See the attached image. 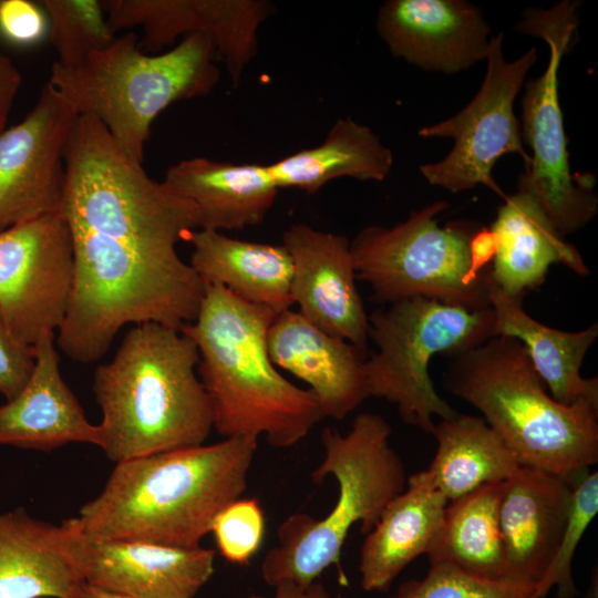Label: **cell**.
Returning <instances> with one entry per match:
<instances>
[{"instance_id": "obj_1", "label": "cell", "mask_w": 598, "mask_h": 598, "mask_svg": "<svg viewBox=\"0 0 598 598\" xmlns=\"http://www.w3.org/2000/svg\"><path fill=\"white\" fill-rule=\"evenodd\" d=\"M257 448L258 437L236 436L118 462L70 519L89 538L198 547L247 489Z\"/></svg>"}, {"instance_id": "obj_2", "label": "cell", "mask_w": 598, "mask_h": 598, "mask_svg": "<svg viewBox=\"0 0 598 598\" xmlns=\"http://www.w3.org/2000/svg\"><path fill=\"white\" fill-rule=\"evenodd\" d=\"M277 315L206 282L196 319L181 329L198 349L197 374L224 439L264 435L270 446L287 448L323 419L315 394L282 377L270 359L267 332Z\"/></svg>"}, {"instance_id": "obj_3", "label": "cell", "mask_w": 598, "mask_h": 598, "mask_svg": "<svg viewBox=\"0 0 598 598\" xmlns=\"http://www.w3.org/2000/svg\"><path fill=\"white\" fill-rule=\"evenodd\" d=\"M198 363V349L183 332L155 322L131 328L93 375L102 411L97 447L118 463L204 444L214 419Z\"/></svg>"}, {"instance_id": "obj_4", "label": "cell", "mask_w": 598, "mask_h": 598, "mask_svg": "<svg viewBox=\"0 0 598 598\" xmlns=\"http://www.w3.org/2000/svg\"><path fill=\"white\" fill-rule=\"evenodd\" d=\"M447 359V390L484 415L520 465L574 487L597 464L598 405L555 401L518 340L495 336Z\"/></svg>"}, {"instance_id": "obj_5", "label": "cell", "mask_w": 598, "mask_h": 598, "mask_svg": "<svg viewBox=\"0 0 598 598\" xmlns=\"http://www.w3.org/2000/svg\"><path fill=\"white\" fill-rule=\"evenodd\" d=\"M391 426L379 414H358L348 433L332 427L321 433L322 460L311 472L321 483L332 476L338 485L337 501L322 518L306 513L289 515L278 527V543L260 565L261 579L271 587L281 581L305 586L318 580L331 566L341 585L348 579L341 553L352 526L368 534L388 504L405 487L402 458L390 445Z\"/></svg>"}, {"instance_id": "obj_6", "label": "cell", "mask_w": 598, "mask_h": 598, "mask_svg": "<svg viewBox=\"0 0 598 598\" xmlns=\"http://www.w3.org/2000/svg\"><path fill=\"white\" fill-rule=\"evenodd\" d=\"M213 38L195 32L148 54L127 32L83 62L51 68L50 82L80 114L97 118L118 147L142 164L153 121L171 104L208 94L220 73Z\"/></svg>"}, {"instance_id": "obj_7", "label": "cell", "mask_w": 598, "mask_h": 598, "mask_svg": "<svg viewBox=\"0 0 598 598\" xmlns=\"http://www.w3.org/2000/svg\"><path fill=\"white\" fill-rule=\"evenodd\" d=\"M368 336L378 349L364 362L369 398L394 404L404 423L432 434L434 415L445 420L457 412L436 392L430 361L495 337V320L491 307L468 310L415 297L373 311Z\"/></svg>"}, {"instance_id": "obj_8", "label": "cell", "mask_w": 598, "mask_h": 598, "mask_svg": "<svg viewBox=\"0 0 598 598\" xmlns=\"http://www.w3.org/2000/svg\"><path fill=\"white\" fill-rule=\"evenodd\" d=\"M448 205L435 202L393 227L368 226L350 243L357 279L380 303L422 297L468 310L489 308L491 267L471 272L470 240L476 228L439 226Z\"/></svg>"}, {"instance_id": "obj_9", "label": "cell", "mask_w": 598, "mask_h": 598, "mask_svg": "<svg viewBox=\"0 0 598 598\" xmlns=\"http://www.w3.org/2000/svg\"><path fill=\"white\" fill-rule=\"evenodd\" d=\"M577 9L578 3L569 0L550 9L530 8L517 25L519 32L540 38L549 49L546 70L527 82L522 101V138L532 155L518 189L534 197L564 238L584 228L598 210L589 182L571 174L558 94V70L578 25Z\"/></svg>"}, {"instance_id": "obj_10", "label": "cell", "mask_w": 598, "mask_h": 598, "mask_svg": "<svg viewBox=\"0 0 598 598\" xmlns=\"http://www.w3.org/2000/svg\"><path fill=\"white\" fill-rule=\"evenodd\" d=\"M503 37L499 32L489 39L486 74L474 99L454 116L417 132L424 138L454 141L445 158L421 165L420 171L431 185L457 193L482 184L504 196L492 177L496 162L513 153L524 159L525 166L529 162L514 102L537 60V51L530 48L517 60L508 62L503 55Z\"/></svg>"}, {"instance_id": "obj_11", "label": "cell", "mask_w": 598, "mask_h": 598, "mask_svg": "<svg viewBox=\"0 0 598 598\" xmlns=\"http://www.w3.org/2000/svg\"><path fill=\"white\" fill-rule=\"evenodd\" d=\"M72 276L71 234L62 214L0 233V311L18 340L34 346L43 332L58 331Z\"/></svg>"}, {"instance_id": "obj_12", "label": "cell", "mask_w": 598, "mask_h": 598, "mask_svg": "<svg viewBox=\"0 0 598 598\" xmlns=\"http://www.w3.org/2000/svg\"><path fill=\"white\" fill-rule=\"evenodd\" d=\"M78 117L72 104L47 82L25 117L0 132V233L61 214L64 155Z\"/></svg>"}, {"instance_id": "obj_13", "label": "cell", "mask_w": 598, "mask_h": 598, "mask_svg": "<svg viewBox=\"0 0 598 598\" xmlns=\"http://www.w3.org/2000/svg\"><path fill=\"white\" fill-rule=\"evenodd\" d=\"M292 260L291 296L299 313L367 354L369 315L355 285L350 241L302 223L283 233Z\"/></svg>"}, {"instance_id": "obj_14", "label": "cell", "mask_w": 598, "mask_h": 598, "mask_svg": "<svg viewBox=\"0 0 598 598\" xmlns=\"http://www.w3.org/2000/svg\"><path fill=\"white\" fill-rule=\"evenodd\" d=\"M69 520L78 567L93 587L134 598H194L214 574V549L94 539Z\"/></svg>"}, {"instance_id": "obj_15", "label": "cell", "mask_w": 598, "mask_h": 598, "mask_svg": "<svg viewBox=\"0 0 598 598\" xmlns=\"http://www.w3.org/2000/svg\"><path fill=\"white\" fill-rule=\"evenodd\" d=\"M377 29L394 56L446 74L484 60L491 31L481 9L463 0H389Z\"/></svg>"}, {"instance_id": "obj_16", "label": "cell", "mask_w": 598, "mask_h": 598, "mask_svg": "<svg viewBox=\"0 0 598 598\" xmlns=\"http://www.w3.org/2000/svg\"><path fill=\"white\" fill-rule=\"evenodd\" d=\"M267 347L276 367L309 385L323 417L342 420L369 398L367 354L287 309L272 320Z\"/></svg>"}, {"instance_id": "obj_17", "label": "cell", "mask_w": 598, "mask_h": 598, "mask_svg": "<svg viewBox=\"0 0 598 598\" xmlns=\"http://www.w3.org/2000/svg\"><path fill=\"white\" fill-rule=\"evenodd\" d=\"M571 493L567 481L533 466L522 465L504 483L499 505L504 579L534 586L540 580L566 527Z\"/></svg>"}, {"instance_id": "obj_18", "label": "cell", "mask_w": 598, "mask_h": 598, "mask_svg": "<svg viewBox=\"0 0 598 598\" xmlns=\"http://www.w3.org/2000/svg\"><path fill=\"white\" fill-rule=\"evenodd\" d=\"M55 332L41 334L30 380L13 399L0 405V446L52 452L70 443L99 446L92 424L64 382L59 367Z\"/></svg>"}, {"instance_id": "obj_19", "label": "cell", "mask_w": 598, "mask_h": 598, "mask_svg": "<svg viewBox=\"0 0 598 598\" xmlns=\"http://www.w3.org/2000/svg\"><path fill=\"white\" fill-rule=\"evenodd\" d=\"M73 547L69 518L54 525L21 506L0 512V598H83Z\"/></svg>"}, {"instance_id": "obj_20", "label": "cell", "mask_w": 598, "mask_h": 598, "mask_svg": "<svg viewBox=\"0 0 598 598\" xmlns=\"http://www.w3.org/2000/svg\"><path fill=\"white\" fill-rule=\"evenodd\" d=\"M262 0H147L138 12L143 42L153 52L181 35L208 33L237 86L258 50L259 27L272 13Z\"/></svg>"}, {"instance_id": "obj_21", "label": "cell", "mask_w": 598, "mask_h": 598, "mask_svg": "<svg viewBox=\"0 0 598 598\" xmlns=\"http://www.w3.org/2000/svg\"><path fill=\"white\" fill-rule=\"evenodd\" d=\"M448 499L426 470L410 475L404 489L385 507L360 549V586L385 592L402 570L427 554Z\"/></svg>"}, {"instance_id": "obj_22", "label": "cell", "mask_w": 598, "mask_h": 598, "mask_svg": "<svg viewBox=\"0 0 598 598\" xmlns=\"http://www.w3.org/2000/svg\"><path fill=\"white\" fill-rule=\"evenodd\" d=\"M491 229L497 251L491 266L494 285L505 295L523 298L546 279L549 267L563 264L579 276L589 269L579 251L556 230L528 193L505 197Z\"/></svg>"}, {"instance_id": "obj_23", "label": "cell", "mask_w": 598, "mask_h": 598, "mask_svg": "<svg viewBox=\"0 0 598 598\" xmlns=\"http://www.w3.org/2000/svg\"><path fill=\"white\" fill-rule=\"evenodd\" d=\"M163 183L196 205L202 215L200 229L218 231L241 230L260 224L279 189L267 165L206 157L172 165Z\"/></svg>"}, {"instance_id": "obj_24", "label": "cell", "mask_w": 598, "mask_h": 598, "mask_svg": "<svg viewBox=\"0 0 598 598\" xmlns=\"http://www.w3.org/2000/svg\"><path fill=\"white\" fill-rule=\"evenodd\" d=\"M187 240L189 265L205 282L277 313L293 305L292 260L282 244L240 240L212 229L195 230Z\"/></svg>"}, {"instance_id": "obj_25", "label": "cell", "mask_w": 598, "mask_h": 598, "mask_svg": "<svg viewBox=\"0 0 598 598\" xmlns=\"http://www.w3.org/2000/svg\"><path fill=\"white\" fill-rule=\"evenodd\" d=\"M489 305L494 313L495 336L518 340L525 348L550 396L563 405H598V379L580 375L584 359L598 337L597 322L569 332L547 327L523 308V298L505 295L492 280Z\"/></svg>"}, {"instance_id": "obj_26", "label": "cell", "mask_w": 598, "mask_h": 598, "mask_svg": "<svg viewBox=\"0 0 598 598\" xmlns=\"http://www.w3.org/2000/svg\"><path fill=\"white\" fill-rule=\"evenodd\" d=\"M267 166L278 188L315 194L340 177L381 182L392 169L393 155L370 127L346 117L331 126L321 144Z\"/></svg>"}, {"instance_id": "obj_27", "label": "cell", "mask_w": 598, "mask_h": 598, "mask_svg": "<svg viewBox=\"0 0 598 598\" xmlns=\"http://www.w3.org/2000/svg\"><path fill=\"white\" fill-rule=\"evenodd\" d=\"M432 435L436 453L429 468L435 487L450 501L482 485L509 480L522 466L503 439L481 416L456 413L440 420Z\"/></svg>"}, {"instance_id": "obj_28", "label": "cell", "mask_w": 598, "mask_h": 598, "mask_svg": "<svg viewBox=\"0 0 598 598\" xmlns=\"http://www.w3.org/2000/svg\"><path fill=\"white\" fill-rule=\"evenodd\" d=\"M505 482L482 485L447 503L426 554L431 565L447 564L477 577L504 579L499 505Z\"/></svg>"}, {"instance_id": "obj_29", "label": "cell", "mask_w": 598, "mask_h": 598, "mask_svg": "<svg viewBox=\"0 0 598 598\" xmlns=\"http://www.w3.org/2000/svg\"><path fill=\"white\" fill-rule=\"evenodd\" d=\"M49 19V39L56 62L73 66L110 45L116 38L110 28L102 1L43 0Z\"/></svg>"}, {"instance_id": "obj_30", "label": "cell", "mask_w": 598, "mask_h": 598, "mask_svg": "<svg viewBox=\"0 0 598 598\" xmlns=\"http://www.w3.org/2000/svg\"><path fill=\"white\" fill-rule=\"evenodd\" d=\"M598 512V473L586 474L573 487L569 515L559 544L529 598H545L557 589L559 598H574L577 589L571 574L576 549Z\"/></svg>"}, {"instance_id": "obj_31", "label": "cell", "mask_w": 598, "mask_h": 598, "mask_svg": "<svg viewBox=\"0 0 598 598\" xmlns=\"http://www.w3.org/2000/svg\"><path fill=\"white\" fill-rule=\"evenodd\" d=\"M534 587L477 577L447 564H433L424 578L402 582L390 598H529Z\"/></svg>"}, {"instance_id": "obj_32", "label": "cell", "mask_w": 598, "mask_h": 598, "mask_svg": "<svg viewBox=\"0 0 598 598\" xmlns=\"http://www.w3.org/2000/svg\"><path fill=\"white\" fill-rule=\"evenodd\" d=\"M265 526V514L258 499L240 497L216 516L210 533L223 558L244 566L259 550Z\"/></svg>"}, {"instance_id": "obj_33", "label": "cell", "mask_w": 598, "mask_h": 598, "mask_svg": "<svg viewBox=\"0 0 598 598\" xmlns=\"http://www.w3.org/2000/svg\"><path fill=\"white\" fill-rule=\"evenodd\" d=\"M49 35V19L41 4L29 0H0V37L8 43L25 48Z\"/></svg>"}, {"instance_id": "obj_34", "label": "cell", "mask_w": 598, "mask_h": 598, "mask_svg": "<svg viewBox=\"0 0 598 598\" xmlns=\"http://www.w3.org/2000/svg\"><path fill=\"white\" fill-rule=\"evenodd\" d=\"M35 348L18 340L0 311V394L9 401L17 396L31 378Z\"/></svg>"}, {"instance_id": "obj_35", "label": "cell", "mask_w": 598, "mask_h": 598, "mask_svg": "<svg viewBox=\"0 0 598 598\" xmlns=\"http://www.w3.org/2000/svg\"><path fill=\"white\" fill-rule=\"evenodd\" d=\"M21 86V74L12 61L0 53V132L6 128L7 120Z\"/></svg>"}, {"instance_id": "obj_36", "label": "cell", "mask_w": 598, "mask_h": 598, "mask_svg": "<svg viewBox=\"0 0 598 598\" xmlns=\"http://www.w3.org/2000/svg\"><path fill=\"white\" fill-rule=\"evenodd\" d=\"M497 251V239L494 231L487 227H480L470 240L471 272L477 277L487 269Z\"/></svg>"}, {"instance_id": "obj_37", "label": "cell", "mask_w": 598, "mask_h": 598, "mask_svg": "<svg viewBox=\"0 0 598 598\" xmlns=\"http://www.w3.org/2000/svg\"><path fill=\"white\" fill-rule=\"evenodd\" d=\"M272 598H334L322 581L315 580L308 585L301 586L292 581H281L275 587ZM235 598H266L260 595H248L246 597Z\"/></svg>"}, {"instance_id": "obj_38", "label": "cell", "mask_w": 598, "mask_h": 598, "mask_svg": "<svg viewBox=\"0 0 598 598\" xmlns=\"http://www.w3.org/2000/svg\"><path fill=\"white\" fill-rule=\"evenodd\" d=\"M83 598H134V597L110 592V591L85 584Z\"/></svg>"}, {"instance_id": "obj_39", "label": "cell", "mask_w": 598, "mask_h": 598, "mask_svg": "<svg viewBox=\"0 0 598 598\" xmlns=\"http://www.w3.org/2000/svg\"><path fill=\"white\" fill-rule=\"evenodd\" d=\"M586 598H598V589H597V576L592 578V582L589 586L588 594Z\"/></svg>"}]
</instances>
